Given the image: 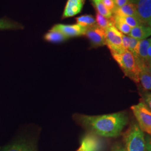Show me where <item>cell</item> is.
<instances>
[{"label": "cell", "instance_id": "obj_1", "mask_svg": "<svg viewBox=\"0 0 151 151\" xmlns=\"http://www.w3.org/2000/svg\"><path fill=\"white\" fill-rule=\"evenodd\" d=\"M75 118L95 134L109 138L118 136L127 122V117L121 113L97 116L78 115Z\"/></svg>", "mask_w": 151, "mask_h": 151}, {"label": "cell", "instance_id": "obj_2", "mask_svg": "<svg viewBox=\"0 0 151 151\" xmlns=\"http://www.w3.org/2000/svg\"><path fill=\"white\" fill-rule=\"evenodd\" d=\"M111 55L125 76L135 82H139L140 68L133 54L128 50H126L123 53Z\"/></svg>", "mask_w": 151, "mask_h": 151}, {"label": "cell", "instance_id": "obj_3", "mask_svg": "<svg viewBox=\"0 0 151 151\" xmlns=\"http://www.w3.org/2000/svg\"><path fill=\"white\" fill-rule=\"evenodd\" d=\"M127 151H147L146 142L143 132L137 124L131 127L125 136Z\"/></svg>", "mask_w": 151, "mask_h": 151}, {"label": "cell", "instance_id": "obj_4", "mask_svg": "<svg viewBox=\"0 0 151 151\" xmlns=\"http://www.w3.org/2000/svg\"><path fill=\"white\" fill-rule=\"evenodd\" d=\"M131 109L138 121L140 129L151 135V110L143 102L132 106Z\"/></svg>", "mask_w": 151, "mask_h": 151}, {"label": "cell", "instance_id": "obj_5", "mask_svg": "<svg viewBox=\"0 0 151 151\" xmlns=\"http://www.w3.org/2000/svg\"><path fill=\"white\" fill-rule=\"evenodd\" d=\"M106 45L111 53H121L125 50L122 46V33L115 27H111L105 30Z\"/></svg>", "mask_w": 151, "mask_h": 151}, {"label": "cell", "instance_id": "obj_6", "mask_svg": "<svg viewBox=\"0 0 151 151\" xmlns=\"http://www.w3.org/2000/svg\"><path fill=\"white\" fill-rule=\"evenodd\" d=\"M103 146V141L97 134L89 133L83 137L77 151H101Z\"/></svg>", "mask_w": 151, "mask_h": 151}, {"label": "cell", "instance_id": "obj_7", "mask_svg": "<svg viewBox=\"0 0 151 151\" xmlns=\"http://www.w3.org/2000/svg\"><path fill=\"white\" fill-rule=\"evenodd\" d=\"M51 29L62 32L68 38L85 35L87 30L86 27L77 24L72 25L58 24L55 25Z\"/></svg>", "mask_w": 151, "mask_h": 151}, {"label": "cell", "instance_id": "obj_8", "mask_svg": "<svg viewBox=\"0 0 151 151\" xmlns=\"http://www.w3.org/2000/svg\"><path fill=\"white\" fill-rule=\"evenodd\" d=\"M85 35L88 39L93 47H102L106 45L105 30L97 25L87 28Z\"/></svg>", "mask_w": 151, "mask_h": 151}, {"label": "cell", "instance_id": "obj_9", "mask_svg": "<svg viewBox=\"0 0 151 151\" xmlns=\"http://www.w3.org/2000/svg\"><path fill=\"white\" fill-rule=\"evenodd\" d=\"M138 17L143 25H151V0H138L135 4Z\"/></svg>", "mask_w": 151, "mask_h": 151}, {"label": "cell", "instance_id": "obj_10", "mask_svg": "<svg viewBox=\"0 0 151 151\" xmlns=\"http://www.w3.org/2000/svg\"><path fill=\"white\" fill-rule=\"evenodd\" d=\"M85 0H67L62 19L71 17L78 14L82 11Z\"/></svg>", "mask_w": 151, "mask_h": 151}, {"label": "cell", "instance_id": "obj_11", "mask_svg": "<svg viewBox=\"0 0 151 151\" xmlns=\"http://www.w3.org/2000/svg\"><path fill=\"white\" fill-rule=\"evenodd\" d=\"M151 43V38L140 40L138 55L135 58L139 67L142 65L148 66L150 65L148 57V49Z\"/></svg>", "mask_w": 151, "mask_h": 151}, {"label": "cell", "instance_id": "obj_12", "mask_svg": "<svg viewBox=\"0 0 151 151\" xmlns=\"http://www.w3.org/2000/svg\"><path fill=\"white\" fill-rule=\"evenodd\" d=\"M139 82L146 90H151V69L149 66L142 65L139 67Z\"/></svg>", "mask_w": 151, "mask_h": 151}, {"label": "cell", "instance_id": "obj_13", "mask_svg": "<svg viewBox=\"0 0 151 151\" xmlns=\"http://www.w3.org/2000/svg\"><path fill=\"white\" fill-rule=\"evenodd\" d=\"M2 151H36L32 144L26 140H20L3 148Z\"/></svg>", "mask_w": 151, "mask_h": 151}, {"label": "cell", "instance_id": "obj_14", "mask_svg": "<svg viewBox=\"0 0 151 151\" xmlns=\"http://www.w3.org/2000/svg\"><path fill=\"white\" fill-rule=\"evenodd\" d=\"M128 35L139 40L146 39V38L151 35V27L143 24L133 27Z\"/></svg>", "mask_w": 151, "mask_h": 151}, {"label": "cell", "instance_id": "obj_15", "mask_svg": "<svg viewBox=\"0 0 151 151\" xmlns=\"http://www.w3.org/2000/svg\"><path fill=\"white\" fill-rule=\"evenodd\" d=\"M112 12L113 15L121 16H134L139 18L136 6L131 2L118 9H114Z\"/></svg>", "mask_w": 151, "mask_h": 151}, {"label": "cell", "instance_id": "obj_16", "mask_svg": "<svg viewBox=\"0 0 151 151\" xmlns=\"http://www.w3.org/2000/svg\"><path fill=\"white\" fill-rule=\"evenodd\" d=\"M68 39L62 32L52 29L50 30L44 36V39L45 41L52 43H63L67 41Z\"/></svg>", "mask_w": 151, "mask_h": 151}, {"label": "cell", "instance_id": "obj_17", "mask_svg": "<svg viewBox=\"0 0 151 151\" xmlns=\"http://www.w3.org/2000/svg\"><path fill=\"white\" fill-rule=\"evenodd\" d=\"M24 29L22 24L15 22L9 18L0 19V30H19Z\"/></svg>", "mask_w": 151, "mask_h": 151}, {"label": "cell", "instance_id": "obj_18", "mask_svg": "<svg viewBox=\"0 0 151 151\" xmlns=\"http://www.w3.org/2000/svg\"><path fill=\"white\" fill-rule=\"evenodd\" d=\"M114 27H116L120 32L125 35H129L131 31L132 27L124 22L121 16L116 15H113Z\"/></svg>", "mask_w": 151, "mask_h": 151}, {"label": "cell", "instance_id": "obj_19", "mask_svg": "<svg viewBox=\"0 0 151 151\" xmlns=\"http://www.w3.org/2000/svg\"><path fill=\"white\" fill-rule=\"evenodd\" d=\"M76 20L77 24L86 29L97 25L95 19L91 15H84L77 17L76 18Z\"/></svg>", "mask_w": 151, "mask_h": 151}, {"label": "cell", "instance_id": "obj_20", "mask_svg": "<svg viewBox=\"0 0 151 151\" xmlns=\"http://www.w3.org/2000/svg\"><path fill=\"white\" fill-rule=\"evenodd\" d=\"M91 1L92 5L99 14L108 19L113 17V12L105 6L101 0H91Z\"/></svg>", "mask_w": 151, "mask_h": 151}, {"label": "cell", "instance_id": "obj_21", "mask_svg": "<svg viewBox=\"0 0 151 151\" xmlns=\"http://www.w3.org/2000/svg\"><path fill=\"white\" fill-rule=\"evenodd\" d=\"M95 20H96L97 26L103 29L104 30L109 27L114 26L113 17L110 19H108L96 12Z\"/></svg>", "mask_w": 151, "mask_h": 151}, {"label": "cell", "instance_id": "obj_22", "mask_svg": "<svg viewBox=\"0 0 151 151\" xmlns=\"http://www.w3.org/2000/svg\"><path fill=\"white\" fill-rule=\"evenodd\" d=\"M121 17L123 19L124 22L132 28L143 25L142 22H140L139 19L138 17L134 16H121Z\"/></svg>", "mask_w": 151, "mask_h": 151}, {"label": "cell", "instance_id": "obj_23", "mask_svg": "<svg viewBox=\"0 0 151 151\" xmlns=\"http://www.w3.org/2000/svg\"><path fill=\"white\" fill-rule=\"evenodd\" d=\"M139 43L140 40L130 37V43L128 50L133 54L135 58L137 57L138 55Z\"/></svg>", "mask_w": 151, "mask_h": 151}, {"label": "cell", "instance_id": "obj_24", "mask_svg": "<svg viewBox=\"0 0 151 151\" xmlns=\"http://www.w3.org/2000/svg\"><path fill=\"white\" fill-rule=\"evenodd\" d=\"M143 100L146 106L151 111V92H148L145 94L143 96Z\"/></svg>", "mask_w": 151, "mask_h": 151}, {"label": "cell", "instance_id": "obj_25", "mask_svg": "<svg viewBox=\"0 0 151 151\" xmlns=\"http://www.w3.org/2000/svg\"><path fill=\"white\" fill-rule=\"evenodd\" d=\"M130 43V37L122 34V46L125 50H128Z\"/></svg>", "mask_w": 151, "mask_h": 151}, {"label": "cell", "instance_id": "obj_26", "mask_svg": "<svg viewBox=\"0 0 151 151\" xmlns=\"http://www.w3.org/2000/svg\"><path fill=\"white\" fill-rule=\"evenodd\" d=\"M101 1L103 2V4L111 12L113 11L114 9H115L114 0H101Z\"/></svg>", "mask_w": 151, "mask_h": 151}, {"label": "cell", "instance_id": "obj_27", "mask_svg": "<svg viewBox=\"0 0 151 151\" xmlns=\"http://www.w3.org/2000/svg\"><path fill=\"white\" fill-rule=\"evenodd\" d=\"M115 9H118L129 3V0H114Z\"/></svg>", "mask_w": 151, "mask_h": 151}, {"label": "cell", "instance_id": "obj_28", "mask_svg": "<svg viewBox=\"0 0 151 151\" xmlns=\"http://www.w3.org/2000/svg\"><path fill=\"white\" fill-rule=\"evenodd\" d=\"M111 151H127L125 147L120 145H115L112 148Z\"/></svg>", "mask_w": 151, "mask_h": 151}, {"label": "cell", "instance_id": "obj_29", "mask_svg": "<svg viewBox=\"0 0 151 151\" xmlns=\"http://www.w3.org/2000/svg\"><path fill=\"white\" fill-rule=\"evenodd\" d=\"M148 57L149 60V64L151 66V43L148 49Z\"/></svg>", "mask_w": 151, "mask_h": 151}, {"label": "cell", "instance_id": "obj_30", "mask_svg": "<svg viewBox=\"0 0 151 151\" xmlns=\"http://www.w3.org/2000/svg\"><path fill=\"white\" fill-rule=\"evenodd\" d=\"M146 146L147 151H151V138L147 141L146 143Z\"/></svg>", "mask_w": 151, "mask_h": 151}, {"label": "cell", "instance_id": "obj_31", "mask_svg": "<svg viewBox=\"0 0 151 151\" xmlns=\"http://www.w3.org/2000/svg\"><path fill=\"white\" fill-rule=\"evenodd\" d=\"M138 1V0H129L130 2H131V3H132V4H134V5H135V4H136V2H137Z\"/></svg>", "mask_w": 151, "mask_h": 151}, {"label": "cell", "instance_id": "obj_32", "mask_svg": "<svg viewBox=\"0 0 151 151\" xmlns=\"http://www.w3.org/2000/svg\"><path fill=\"white\" fill-rule=\"evenodd\" d=\"M150 27H151V26H150Z\"/></svg>", "mask_w": 151, "mask_h": 151}, {"label": "cell", "instance_id": "obj_33", "mask_svg": "<svg viewBox=\"0 0 151 151\" xmlns=\"http://www.w3.org/2000/svg\"></svg>", "mask_w": 151, "mask_h": 151}]
</instances>
